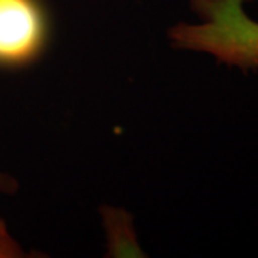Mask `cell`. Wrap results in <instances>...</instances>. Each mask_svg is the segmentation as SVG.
Instances as JSON below:
<instances>
[{
  "label": "cell",
  "instance_id": "cell-1",
  "mask_svg": "<svg viewBox=\"0 0 258 258\" xmlns=\"http://www.w3.org/2000/svg\"><path fill=\"white\" fill-rule=\"evenodd\" d=\"M251 0H191L198 23L169 30L175 49L211 55L217 62L247 72L258 69V22L245 10Z\"/></svg>",
  "mask_w": 258,
  "mask_h": 258
},
{
  "label": "cell",
  "instance_id": "cell-4",
  "mask_svg": "<svg viewBox=\"0 0 258 258\" xmlns=\"http://www.w3.org/2000/svg\"><path fill=\"white\" fill-rule=\"evenodd\" d=\"M25 255V251L12 235L6 221L0 218V258H22Z\"/></svg>",
  "mask_w": 258,
  "mask_h": 258
},
{
  "label": "cell",
  "instance_id": "cell-5",
  "mask_svg": "<svg viewBox=\"0 0 258 258\" xmlns=\"http://www.w3.org/2000/svg\"><path fill=\"white\" fill-rule=\"evenodd\" d=\"M18 191V181L9 174L0 171V195H12Z\"/></svg>",
  "mask_w": 258,
  "mask_h": 258
},
{
  "label": "cell",
  "instance_id": "cell-2",
  "mask_svg": "<svg viewBox=\"0 0 258 258\" xmlns=\"http://www.w3.org/2000/svg\"><path fill=\"white\" fill-rule=\"evenodd\" d=\"M50 39L42 0H0V69H22L39 60Z\"/></svg>",
  "mask_w": 258,
  "mask_h": 258
},
{
  "label": "cell",
  "instance_id": "cell-3",
  "mask_svg": "<svg viewBox=\"0 0 258 258\" xmlns=\"http://www.w3.org/2000/svg\"><path fill=\"white\" fill-rule=\"evenodd\" d=\"M102 220L109 257H145L137 241L132 218L128 212L122 208L106 205L102 208Z\"/></svg>",
  "mask_w": 258,
  "mask_h": 258
}]
</instances>
